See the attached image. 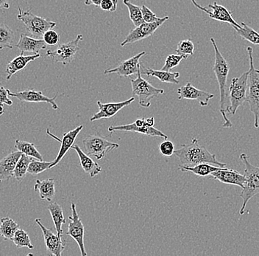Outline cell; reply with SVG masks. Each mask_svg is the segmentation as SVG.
Segmentation results:
<instances>
[{"label": "cell", "instance_id": "obj_1", "mask_svg": "<svg viewBox=\"0 0 259 256\" xmlns=\"http://www.w3.org/2000/svg\"><path fill=\"white\" fill-rule=\"evenodd\" d=\"M174 155L179 159L181 165L192 167L200 163H210L224 168L226 163H220L216 155L211 154L204 145L199 143L197 138L192 139L190 144H182L181 148L175 151Z\"/></svg>", "mask_w": 259, "mask_h": 256}, {"label": "cell", "instance_id": "obj_2", "mask_svg": "<svg viewBox=\"0 0 259 256\" xmlns=\"http://www.w3.org/2000/svg\"><path fill=\"white\" fill-rule=\"evenodd\" d=\"M210 42H211L213 49H214V64H213V67L212 68V69H213L215 76H216L217 80H218L219 84V88H220V111L222 116H223V120H224L223 127L231 128L232 127V124H231V121H229V119H228V117L226 116L228 107H229V104H228V101H227L226 88L227 81H228V74H229L230 66L226 58L220 53L218 45H217L216 41H215L213 37L210 38Z\"/></svg>", "mask_w": 259, "mask_h": 256}, {"label": "cell", "instance_id": "obj_3", "mask_svg": "<svg viewBox=\"0 0 259 256\" xmlns=\"http://www.w3.org/2000/svg\"><path fill=\"white\" fill-rule=\"evenodd\" d=\"M247 54L250 60V69L247 77V90L246 101L249 103L251 113L254 116V126H259V69H255L253 63V49L247 48Z\"/></svg>", "mask_w": 259, "mask_h": 256}, {"label": "cell", "instance_id": "obj_4", "mask_svg": "<svg viewBox=\"0 0 259 256\" xmlns=\"http://www.w3.org/2000/svg\"><path fill=\"white\" fill-rule=\"evenodd\" d=\"M239 158L244 163L245 176V182L241 193L243 202L239 214L242 215L245 213L246 206L249 201L259 194V167L251 164L246 154H242Z\"/></svg>", "mask_w": 259, "mask_h": 256}, {"label": "cell", "instance_id": "obj_5", "mask_svg": "<svg viewBox=\"0 0 259 256\" xmlns=\"http://www.w3.org/2000/svg\"><path fill=\"white\" fill-rule=\"evenodd\" d=\"M17 19L23 22L26 30L31 37L38 40L43 39L44 34L48 30L54 28L57 25L56 22L32 14L31 10L24 12L21 7H19Z\"/></svg>", "mask_w": 259, "mask_h": 256}, {"label": "cell", "instance_id": "obj_6", "mask_svg": "<svg viewBox=\"0 0 259 256\" xmlns=\"http://www.w3.org/2000/svg\"><path fill=\"white\" fill-rule=\"evenodd\" d=\"M141 74V71H139L137 79H131L132 96H137L139 106L147 108L151 106V100L155 97L163 95L164 90L153 87L150 82L142 77Z\"/></svg>", "mask_w": 259, "mask_h": 256}, {"label": "cell", "instance_id": "obj_7", "mask_svg": "<svg viewBox=\"0 0 259 256\" xmlns=\"http://www.w3.org/2000/svg\"><path fill=\"white\" fill-rule=\"evenodd\" d=\"M82 144L85 154L95 157L98 160L104 158L108 152L119 147V144L108 140L106 137H103L100 134L87 136L82 140Z\"/></svg>", "mask_w": 259, "mask_h": 256}, {"label": "cell", "instance_id": "obj_8", "mask_svg": "<svg viewBox=\"0 0 259 256\" xmlns=\"http://www.w3.org/2000/svg\"><path fill=\"white\" fill-rule=\"evenodd\" d=\"M247 77L248 71L244 72L239 77L234 78L231 81L229 87V107L228 113L236 114L238 108L242 106L244 101H246V95L247 90Z\"/></svg>", "mask_w": 259, "mask_h": 256}, {"label": "cell", "instance_id": "obj_9", "mask_svg": "<svg viewBox=\"0 0 259 256\" xmlns=\"http://www.w3.org/2000/svg\"><path fill=\"white\" fill-rule=\"evenodd\" d=\"M82 40V34L77 35L75 40L58 45L56 50H48L47 56L51 58L54 62H61L64 66H67L74 61L75 55L80 50L79 43Z\"/></svg>", "mask_w": 259, "mask_h": 256}, {"label": "cell", "instance_id": "obj_10", "mask_svg": "<svg viewBox=\"0 0 259 256\" xmlns=\"http://www.w3.org/2000/svg\"><path fill=\"white\" fill-rule=\"evenodd\" d=\"M108 132H130L145 134L149 137H159V138L167 140V135L155 129L153 126H148L146 124L145 118L138 119L133 124L121 125V126H111L108 129Z\"/></svg>", "mask_w": 259, "mask_h": 256}, {"label": "cell", "instance_id": "obj_11", "mask_svg": "<svg viewBox=\"0 0 259 256\" xmlns=\"http://www.w3.org/2000/svg\"><path fill=\"white\" fill-rule=\"evenodd\" d=\"M169 17L166 16V17L161 18L156 22H152V23L144 22L142 25L136 27V28L131 30L124 41L121 42V47H124L125 45L135 43L148 38L149 36H151L165 22L169 20Z\"/></svg>", "mask_w": 259, "mask_h": 256}, {"label": "cell", "instance_id": "obj_12", "mask_svg": "<svg viewBox=\"0 0 259 256\" xmlns=\"http://www.w3.org/2000/svg\"><path fill=\"white\" fill-rule=\"evenodd\" d=\"M71 210H72V215L69 217L70 222H69V226H68L66 235L71 236L78 244L81 255L87 256V252L85 250V244H84L85 228H84L83 224H82L80 216L77 213V210H76V205L74 202H72Z\"/></svg>", "mask_w": 259, "mask_h": 256}, {"label": "cell", "instance_id": "obj_13", "mask_svg": "<svg viewBox=\"0 0 259 256\" xmlns=\"http://www.w3.org/2000/svg\"><path fill=\"white\" fill-rule=\"evenodd\" d=\"M35 223L40 227L43 233L48 253L50 255L61 256L63 251L65 249V244L62 239V236L55 234L53 231L48 229L40 223L39 218L35 220Z\"/></svg>", "mask_w": 259, "mask_h": 256}, {"label": "cell", "instance_id": "obj_14", "mask_svg": "<svg viewBox=\"0 0 259 256\" xmlns=\"http://www.w3.org/2000/svg\"><path fill=\"white\" fill-rule=\"evenodd\" d=\"M82 129H83V125H80V126H77L75 129H73V130L69 131V132L65 133L61 140H60L58 137L51 134L49 129H48V130H47L48 134L53 137V138L56 139V140L59 141L61 143V148L59 149L58 155H57L56 158L53 160V163H52L51 165H50V168H54L55 166H56V165L62 160L65 155H66V153L69 152V149H72L73 145H74L76 139H77V136L80 134L81 131L82 130Z\"/></svg>", "mask_w": 259, "mask_h": 256}, {"label": "cell", "instance_id": "obj_15", "mask_svg": "<svg viewBox=\"0 0 259 256\" xmlns=\"http://www.w3.org/2000/svg\"><path fill=\"white\" fill-rule=\"evenodd\" d=\"M134 100H135V97L133 96L128 100L118 102V103H103L100 100H98L97 104L99 107V111L91 117L90 121L93 122L99 120L113 118L122 108L134 103Z\"/></svg>", "mask_w": 259, "mask_h": 256}, {"label": "cell", "instance_id": "obj_16", "mask_svg": "<svg viewBox=\"0 0 259 256\" xmlns=\"http://www.w3.org/2000/svg\"><path fill=\"white\" fill-rule=\"evenodd\" d=\"M178 100H197L201 106H207L210 100L214 97L213 94L209 93L194 87L191 83L188 82L185 85L180 87L178 90Z\"/></svg>", "mask_w": 259, "mask_h": 256}, {"label": "cell", "instance_id": "obj_17", "mask_svg": "<svg viewBox=\"0 0 259 256\" xmlns=\"http://www.w3.org/2000/svg\"><path fill=\"white\" fill-rule=\"evenodd\" d=\"M8 95L9 96L17 98L21 102L50 103L53 109L58 110L59 108V106H58L56 102L57 95H55L53 98H49V97L43 95L41 92L34 90H25L24 91L14 92V93L8 90Z\"/></svg>", "mask_w": 259, "mask_h": 256}, {"label": "cell", "instance_id": "obj_18", "mask_svg": "<svg viewBox=\"0 0 259 256\" xmlns=\"http://www.w3.org/2000/svg\"><path fill=\"white\" fill-rule=\"evenodd\" d=\"M146 52H141L139 54L136 55L134 57L128 58L126 61L121 62L119 66L113 69H105L104 74H116L122 77H130V76L137 75L140 71V63L139 60L142 56H145Z\"/></svg>", "mask_w": 259, "mask_h": 256}, {"label": "cell", "instance_id": "obj_19", "mask_svg": "<svg viewBox=\"0 0 259 256\" xmlns=\"http://www.w3.org/2000/svg\"><path fill=\"white\" fill-rule=\"evenodd\" d=\"M210 176L224 184L239 186L242 189L244 188V182H245L244 175L241 174L238 171L231 169V168L229 169L226 167L214 171Z\"/></svg>", "mask_w": 259, "mask_h": 256}, {"label": "cell", "instance_id": "obj_20", "mask_svg": "<svg viewBox=\"0 0 259 256\" xmlns=\"http://www.w3.org/2000/svg\"><path fill=\"white\" fill-rule=\"evenodd\" d=\"M47 44L43 40L32 38L25 34L22 33L19 36V42L16 44V47L21 53H32L34 54L39 53L40 50L47 48Z\"/></svg>", "mask_w": 259, "mask_h": 256}, {"label": "cell", "instance_id": "obj_21", "mask_svg": "<svg viewBox=\"0 0 259 256\" xmlns=\"http://www.w3.org/2000/svg\"><path fill=\"white\" fill-rule=\"evenodd\" d=\"M22 155L19 151L11 152L0 160V179L2 180H8L14 176V169Z\"/></svg>", "mask_w": 259, "mask_h": 256}, {"label": "cell", "instance_id": "obj_22", "mask_svg": "<svg viewBox=\"0 0 259 256\" xmlns=\"http://www.w3.org/2000/svg\"><path fill=\"white\" fill-rule=\"evenodd\" d=\"M72 149L77 152L79 160H80L81 167L85 171V174H89L91 177H95V176L100 174L103 171L101 166L96 162L94 161L87 154L84 153L78 145L74 144Z\"/></svg>", "mask_w": 259, "mask_h": 256}, {"label": "cell", "instance_id": "obj_23", "mask_svg": "<svg viewBox=\"0 0 259 256\" xmlns=\"http://www.w3.org/2000/svg\"><path fill=\"white\" fill-rule=\"evenodd\" d=\"M208 8L212 11H210V14L208 15L212 19L219 21V22L231 24L234 29L241 28L242 27L234 20L232 17V12L228 11L224 6H220L216 2H214L213 4L208 5Z\"/></svg>", "mask_w": 259, "mask_h": 256}, {"label": "cell", "instance_id": "obj_24", "mask_svg": "<svg viewBox=\"0 0 259 256\" xmlns=\"http://www.w3.org/2000/svg\"><path fill=\"white\" fill-rule=\"evenodd\" d=\"M40 57L39 53L32 55V56H24V53H21L20 56H17L8 63L6 68V74H7L6 79L10 80L16 72L25 69L29 63Z\"/></svg>", "mask_w": 259, "mask_h": 256}, {"label": "cell", "instance_id": "obj_25", "mask_svg": "<svg viewBox=\"0 0 259 256\" xmlns=\"http://www.w3.org/2000/svg\"><path fill=\"white\" fill-rule=\"evenodd\" d=\"M34 190L39 194L40 198L51 202L56 195L55 179L53 178L40 180L37 179L34 186Z\"/></svg>", "mask_w": 259, "mask_h": 256}, {"label": "cell", "instance_id": "obj_26", "mask_svg": "<svg viewBox=\"0 0 259 256\" xmlns=\"http://www.w3.org/2000/svg\"><path fill=\"white\" fill-rule=\"evenodd\" d=\"M142 74L146 76H153L157 78L160 82L163 83H168V84H179L180 74L179 72H171L170 71L155 70L151 68L145 67L142 66Z\"/></svg>", "mask_w": 259, "mask_h": 256}, {"label": "cell", "instance_id": "obj_27", "mask_svg": "<svg viewBox=\"0 0 259 256\" xmlns=\"http://www.w3.org/2000/svg\"><path fill=\"white\" fill-rule=\"evenodd\" d=\"M222 167L205 163H200V164L194 165L192 167L179 165V169L183 172H192V174L198 176H202V177L210 176L212 173L218 171Z\"/></svg>", "mask_w": 259, "mask_h": 256}, {"label": "cell", "instance_id": "obj_28", "mask_svg": "<svg viewBox=\"0 0 259 256\" xmlns=\"http://www.w3.org/2000/svg\"><path fill=\"white\" fill-rule=\"evenodd\" d=\"M48 210L53 218V223H54L55 228L57 231V234L59 236H62L63 231L62 225L66 223L62 207L57 202L51 203L49 205Z\"/></svg>", "mask_w": 259, "mask_h": 256}, {"label": "cell", "instance_id": "obj_29", "mask_svg": "<svg viewBox=\"0 0 259 256\" xmlns=\"http://www.w3.org/2000/svg\"><path fill=\"white\" fill-rule=\"evenodd\" d=\"M19 225L12 218L5 217L0 221V236L6 240H12Z\"/></svg>", "mask_w": 259, "mask_h": 256}, {"label": "cell", "instance_id": "obj_30", "mask_svg": "<svg viewBox=\"0 0 259 256\" xmlns=\"http://www.w3.org/2000/svg\"><path fill=\"white\" fill-rule=\"evenodd\" d=\"M14 39L15 33L14 30L6 24H0V50L13 49Z\"/></svg>", "mask_w": 259, "mask_h": 256}, {"label": "cell", "instance_id": "obj_31", "mask_svg": "<svg viewBox=\"0 0 259 256\" xmlns=\"http://www.w3.org/2000/svg\"><path fill=\"white\" fill-rule=\"evenodd\" d=\"M15 148L22 154L27 156L33 157L36 160H43V157L39 152L35 148L34 143L20 140H16Z\"/></svg>", "mask_w": 259, "mask_h": 256}, {"label": "cell", "instance_id": "obj_32", "mask_svg": "<svg viewBox=\"0 0 259 256\" xmlns=\"http://www.w3.org/2000/svg\"><path fill=\"white\" fill-rule=\"evenodd\" d=\"M241 28L235 29L238 35L242 37V40L250 42L253 45H259V33L254 29L247 25L244 22L241 24Z\"/></svg>", "mask_w": 259, "mask_h": 256}, {"label": "cell", "instance_id": "obj_33", "mask_svg": "<svg viewBox=\"0 0 259 256\" xmlns=\"http://www.w3.org/2000/svg\"><path fill=\"white\" fill-rule=\"evenodd\" d=\"M33 159L35 158L22 154L19 161L17 162L14 171V176L16 180L20 181L24 179V176L27 174L29 165Z\"/></svg>", "mask_w": 259, "mask_h": 256}, {"label": "cell", "instance_id": "obj_34", "mask_svg": "<svg viewBox=\"0 0 259 256\" xmlns=\"http://www.w3.org/2000/svg\"><path fill=\"white\" fill-rule=\"evenodd\" d=\"M129 11V17L135 27H138L145 22L142 15V8L131 3L129 0H123Z\"/></svg>", "mask_w": 259, "mask_h": 256}, {"label": "cell", "instance_id": "obj_35", "mask_svg": "<svg viewBox=\"0 0 259 256\" xmlns=\"http://www.w3.org/2000/svg\"><path fill=\"white\" fill-rule=\"evenodd\" d=\"M12 241L17 247H27L30 249L34 248L28 234L24 230H18L13 237Z\"/></svg>", "mask_w": 259, "mask_h": 256}, {"label": "cell", "instance_id": "obj_36", "mask_svg": "<svg viewBox=\"0 0 259 256\" xmlns=\"http://www.w3.org/2000/svg\"><path fill=\"white\" fill-rule=\"evenodd\" d=\"M52 162L43 161V160H32L29 165L28 170L27 173L31 175H38L41 174L44 171L50 169V165H51Z\"/></svg>", "mask_w": 259, "mask_h": 256}, {"label": "cell", "instance_id": "obj_37", "mask_svg": "<svg viewBox=\"0 0 259 256\" xmlns=\"http://www.w3.org/2000/svg\"><path fill=\"white\" fill-rule=\"evenodd\" d=\"M176 51L177 54L184 56V58L187 59L189 56H192L194 55V43L189 40H182L178 44L177 49Z\"/></svg>", "mask_w": 259, "mask_h": 256}, {"label": "cell", "instance_id": "obj_38", "mask_svg": "<svg viewBox=\"0 0 259 256\" xmlns=\"http://www.w3.org/2000/svg\"><path fill=\"white\" fill-rule=\"evenodd\" d=\"M184 59H186V58H184V56H181V55H169L166 58L164 65L162 67V69L165 71H171V69L179 65Z\"/></svg>", "mask_w": 259, "mask_h": 256}, {"label": "cell", "instance_id": "obj_39", "mask_svg": "<svg viewBox=\"0 0 259 256\" xmlns=\"http://www.w3.org/2000/svg\"><path fill=\"white\" fill-rule=\"evenodd\" d=\"M43 40L45 43L50 46H55V45H58L60 41L59 34L57 32L52 30H49L43 35Z\"/></svg>", "mask_w": 259, "mask_h": 256}, {"label": "cell", "instance_id": "obj_40", "mask_svg": "<svg viewBox=\"0 0 259 256\" xmlns=\"http://www.w3.org/2000/svg\"><path fill=\"white\" fill-rule=\"evenodd\" d=\"M159 151L163 157H171L175 153V145L171 141L165 140L159 145Z\"/></svg>", "mask_w": 259, "mask_h": 256}, {"label": "cell", "instance_id": "obj_41", "mask_svg": "<svg viewBox=\"0 0 259 256\" xmlns=\"http://www.w3.org/2000/svg\"><path fill=\"white\" fill-rule=\"evenodd\" d=\"M141 8H142V15H143L145 22L152 23V22H156V21L159 20L161 19V18L157 17L156 14L153 13L151 10L148 9L145 5H143Z\"/></svg>", "mask_w": 259, "mask_h": 256}, {"label": "cell", "instance_id": "obj_42", "mask_svg": "<svg viewBox=\"0 0 259 256\" xmlns=\"http://www.w3.org/2000/svg\"><path fill=\"white\" fill-rule=\"evenodd\" d=\"M118 0H103L100 7L103 11L115 12L117 9Z\"/></svg>", "mask_w": 259, "mask_h": 256}, {"label": "cell", "instance_id": "obj_43", "mask_svg": "<svg viewBox=\"0 0 259 256\" xmlns=\"http://www.w3.org/2000/svg\"><path fill=\"white\" fill-rule=\"evenodd\" d=\"M8 90H6L4 87H0V103L1 104H7L8 106H12L13 101L8 98Z\"/></svg>", "mask_w": 259, "mask_h": 256}, {"label": "cell", "instance_id": "obj_44", "mask_svg": "<svg viewBox=\"0 0 259 256\" xmlns=\"http://www.w3.org/2000/svg\"><path fill=\"white\" fill-rule=\"evenodd\" d=\"M103 0H85V6H95L96 7H100Z\"/></svg>", "mask_w": 259, "mask_h": 256}, {"label": "cell", "instance_id": "obj_45", "mask_svg": "<svg viewBox=\"0 0 259 256\" xmlns=\"http://www.w3.org/2000/svg\"><path fill=\"white\" fill-rule=\"evenodd\" d=\"M13 0H0V10L9 9L10 3Z\"/></svg>", "mask_w": 259, "mask_h": 256}, {"label": "cell", "instance_id": "obj_46", "mask_svg": "<svg viewBox=\"0 0 259 256\" xmlns=\"http://www.w3.org/2000/svg\"><path fill=\"white\" fill-rule=\"evenodd\" d=\"M191 2H192V4H193L195 7H197V9H200V11H203V12L206 13L207 14L209 15L210 14V11L209 10L207 9L206 8L202 7V6H200V5H199L198 3L196 2V0H191Z\"/></svg>", "mask_w": 259, "mask_h": 256}, {"label": "cell", "instance_id": "obj_47", "mask_svg": "<svg viewBox=\"0 0 259 256\" xmlns=\"http://www.w3.org/2000/svg\"><path fill=\"white\" fill-rule=\"evenodd\" d=\"M145 121L146 124L148 125V126H154V125H155V119H154L153 117H152V118H147V119H145Z\"/></svg>", "mask_w": 259, "mask_h": 256}, {"label": "cell", "instance_id": "obj_48", "mask_svg": "<svg viewBox=\"0 0 259 256\" xmlns=\"http://www.w3.org/2000/svg\"><path fill=\"white\" fill-rule=\"evenodd\" d=\"M0 114L3 116L4 114V109H3V105L0 103Z\"/></svg>", "mask_w": 259, "mask_h": 256}, {"label": "cell", "instance_id": "obj_49", "mask_svg": "<svg viewBox=\"0 0 259 256\" xmlns=\"http://www.w3.org/2000/svg\"><path fill=\"white\" fill-rule=\"evenodd\" d=\"M2 116V115H1V114H0V116Z\"/></svg>", "mask_w": 259, "mask_h": 256}]
</instances>
